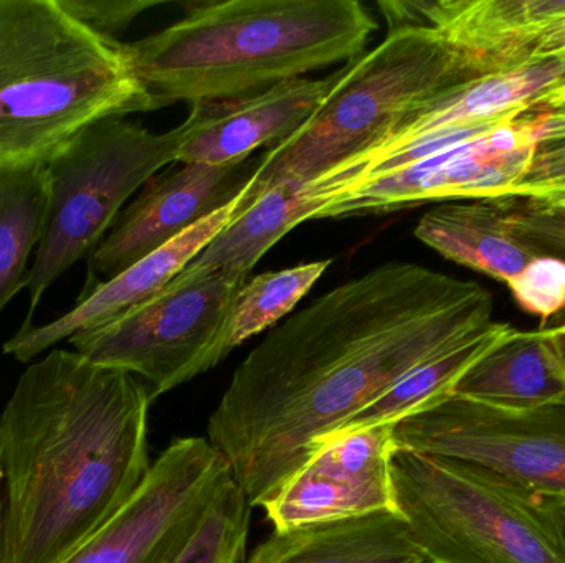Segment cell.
I'll return each instance as SVG.
<instances>
[{
	"label": "cell",
	"mask_w": 565,
	"mask_h": 563,
	"mask_svg": "<svg viewBox=\"0 0 565 563\" xmlns=\"http://www.w3.org/2000/svg\"><path fill=\"white\" fill-rule=\"evenodd\" d=\"M493 321L477 281L388 261L289 314L238 366L207 442L262 508L372 400Z\"/></svg>",
	"instance_id": "1"
},
{
	"label": "cell",
	"mask_w": 565,
	"mask_h": 563,
	"mask_svg": "<svg viewBox=\"0 0 565 563\" xmlns=\"http://www.w3.org/2000/svg\"><path fill=\"white\" fill-rule=\"evenodd\" d=\"M149 387L53 349L26 367L0 412V563H62L148 476Z\"/></svg>",
	"instance_id": "2"
},
{
	"label": "cell",
	"mask_w": 565,
	"mask_h": 563,
	"mask_svg": "<svg viewBox=\"0 0 565 563\" xmlns=\"http://www.w3.org/2000/svg\"><path fill=\"white\" fill-rule=\"evenodd\" d=\"M377 20L358 0L192 3L168 29L125 43L154 109L241 98L358 59Z\"/></svg>",
	"instance_id": "3"
},
{
	"label": "cell",
	"mask_w": 565,
	"mask_h": 563,
	"mask_svg": "<svg viewBox=\"0 0 565 563\" xmlns=\"http://www.w3.org/2000/svg\"><path fill=\"white\" fill-rule=\"evenodd\" d=\"M152 109L125 43L60 0H0V162L45 164L93 122Z\"/></svg>",
	"instance_id": "4"
},
{
	"label": "cell",
	"mask_w": 565,
	"mask_h": 563,
	"mask_svg": "<svg viewBox=\"0 0 565 563\" xmlns=\"http://www.w3.org/2000/svg\"><path fill=\"white\" fill-rule=\"evenodd\" d=\"M480 76L471 59L430 26H402L344 66L318 111L262 152L234 218L282 182L309 184L364 151L422 102Z\"/></svg>",
	"instance_id": "5"
},
{
	"label": "cell",
	"mask_w": 565,
	"mask_h": 563,
	"mask_svg": "<svg viewBox=\"0 0 565 563\" xmlns=\"http://www.w3.org/2000/svg\"><path fill=\"white\" fill-rule=\"evenodd\" d=\"M395 499L427 563H565L564 506L460 459L397 450Z\"/></svg>",
	"instance_id": "6"
},
{
	"label": "cell",
	"mask_w": 565,
	"mask_h": 563,
	"mask_svg": "<svg viewBox=\"0 0 565 563\" xmlns=\"http://www.w3.org/2000/svg\"><path fill=\"white\" fill-rule=\"evenodd\" d=\"M184 124L151 132L126 116H109L63 144L49 161V217L29 271L33 324L45 291L76 261L89 260L122 212V205L166 165L178 161Z\"/></svg>",
	"instance_id": "7"
},
{
	"label": "cell",
	"mask_w": 565,
	"mask_h": 563,
	"mask_svg": "<svg viewBox=\"0 0 565 563\" xmlns=\"http://www.w3.org/2000/svg\"><path fill=\"white\" fill-rule=\"evenodd\" d=\"M245 281L171 283L113 323L70 337V344L93 364L138 377L158 399L225 359L222 333Z\"/></svg>",
	"instance_id": "8"
},
{
	"label": "cell",
	"mask_w": 565,
	"mask_h": 563,
	"mask_svg": "<svg viewBox=\"0 0 565 563\" xmlns=\"http://www.w3.org/2000/svg\"><path fill=\"white\" fill-rule=\"evenodd\" d=\"M395 448L490 469L565 506V400L507 412L445 396L395 423Z\"/></svg>",
	"instance_id": "9"
},
{
	"label": "cell",
	"mask_w": 565,
	"mask_h": 563,
	"mask_svg": "<svg viewBox=\"0 0 565 563\" xmlns=\"http://www.w3.org/2000/svg\"><path fill=\"white\" fill-rule=\"evenodd\" d=\"M231 478L207 439H178L132 498L62 563H161Z\"/></svg>",
	"instance_id": "10"
},
{
	"label": "cell",
	"mask_w": 565,
	"mask_h": 563,
	"mask_svg": "<svg viewBox=\"0 0 565 563\" xmlns=\"http://www.w3.org/2000/svg\"><path fill=\"white\" fill-rule=\"evenodd\" d=\"M565 109V53L484 73L422 102L395 121L377 141L338 165L348 184L428 136L465 126L501 122L523 115Z\"/></svg>",
	"instance_id": "11"
},
{
	"label": "cell",
	"mask_w": 565,
	"mask_h": 563,
	"mask_svg": "<svg viewBox=\"0 0 565 563\" xmlns=\"http://www.w3.org/2000/svg\"><path fill=\"white\" fill-rule=\"evenodd\" d=\"M395 423L369 426L322 443L262 506L274 531L398 512L392 459Z\"/></svg>",
	"instance_id": "12"
},
{
	"label": "cell",
	"mask_w": 565,
	"mask_h": 563,
	"mask_svg": "<svg viewBox=\"0 0 565 563\" xmlns=\"http://www.w3.org/2000/svg\"><path fill=\"white\" fill-rule=\"evenodd\" d=\"M260 161L262 152L237 164L192 162L149 178L89 258L85 288L92 286L96 277L105 278L103 281L118 277L136 261L237 201L250 185Z\"/></svg>",
	"instance_id": "13"
},
{
	"label": "cell",
	"mask_w": 565,
	"mask_h": 563,
	"mask_svg": "<svg viewBox=\"0 0 565 563\" xmlns=\"http://www.w3.org/2000/svg\"><path fill=\"white\" fill-rule=\"evenodd\" d=\"M490 132L445 145L428 158L375 175L326 202L316 212L315 220L392 214L430 202L504 197L526 172L536 148L500 154L491 144Z\"/></svg>",
	"instance_id": "14"
},
{
	"label": "cell",
	"mask_w": 565,
	"mask_h": 563,
	"mask_svg": "<svg viewBox=\"0 0 565 563\" xmlns=\"http://www.w3.org/2000/svg\"><path fill=\"white\" fill-rule=\"evenodd\" d=\"M344 68L328 78H296L267 91L191 105L178 164L225 165L247 161L295 134L328 98Z\"/></svg>",
	"instance_id": "15"
},
{
	"label": "cell",
	"mask_w": 565,
	"mask_h": 563,
	"mask_svg": "<svg viewBox=\"0 0 565 563\" xmlns=\"http://www.w3.org/2000/svg\"><path fill=\"white\" fill-rule=\"evenodd\" d=\"M238 201V198H237ZM237 201L195 224L164 247L136 261L108 281L83 290L75 307L43 326H22L3 344V354L19 362H30L62 340L79 333L99 329L132 307L161 293L178 274L227 227Z\"/></svg>",
	"instance_id": "16"
},
{
	"label": "cell",
	"mask_w": 565,
	"mask_h": 563,
	"mask_svg": "<svg viewBox=\"0 0 565 563\" xmlns=\"http://www.w3.org/2000/svg\"><path fill=\"white\" fill-rule=\"evenodd\" d=\"M414 234L447 260L504 283L541 257L511 230L510 198L444 202Z\"/></svg>",
	"instance_id": "17"
},
{
	"label": "cell",
	"mask_w": 565,
	"mask_h": 563,
	"mask_svg": "<svg viewBox=\"0 0 565 563\" xmlns=\"http://www.w3.org/2000/svg\"><path fill=\"white\" fill-rule=\"evenodd\" d=\"M244 563H427L404 518L377 512L274 531Z\"/></svg>",
	"instance_id": "18"
},
{
	"label": "cell",
	"mask_w": 565,
	"mask_h": 563,
	"mask_svg": "<svg viewBox=\"0 0 565 563\" xmlns=\"http://www.w3.org/2000/svg\"><path fill=\"white\" fill-rule=\"evenodd\" d=\"M448 396L507 412H530L565 400V377L551 349L550 327L514 329L477 360Z\"/></svg>",
	"instance_id": "19"
},
{
	"label": "cell",
	"mask_w": 565,
	"mask_h": 563,
	"mask_svg": "<svg viewBox=\"0 0 565 563\" xmlns=\"http://www.w3.org/2000/svg\"><path fill=\"white\" fill-rule=\"evenodd\" d=\"M308 220L311 207L302 195V185L282 182L234 218L171 283L214 277L248 280L255 264L286 234Z\"/></svg>",
	"instance_id": "20"
},
{
	"label": "cell",
	"mask_w": 565,
	"mask_h": 563,
	"mask_svg": "<svg viewBox=\"0 0 565 563\" xmlns=\"http://www.w3.org/2000/svg\"><path fill=\"white\" fill-rule=\"evenodd\" d=\"M513 331L514 327L508 323L491 321L487 327L478 331L470 339L463 340L454 349L415 367L391 389L372 400L358 415L345 422L338 432L322 440L316 450L328 440L345 435V433L358 432V430L369 429V426L384 425V423H398L412 413L430 405L440 397L448 396L458 379L484 354L490 353L501 340L507 339Z\"/></svg>",
	"instance_id": "21"
},
{
	"label": "cell",
	"mask_w": 565,
	"mask_h": 563,
	"mask_svg": "<svg viewBox=\"0 0 565 563\" xmlns=\"http://www.w3.org/2000/svg\"><path fill=\"white\" fill-rule=\"evenodd\" d=\"M49 172L42 162H0V313L29 284L30 255L49 217Z\"/></svg>",
	"instance_id": "22"
},
{
	"label": "cell",
	"mask_w": 565,
	"mask_h": 563,
	"mask_svg": "<svg viewBox=\"0 0 565 563\" xmlns=\"http://www.w3.org/2000/svg\"><path fill=\"white\" fill-rule=\"evenodd\" d=\"M331 263V260L311 261L248 278L235 294L225 321L222 333L224 357L252 337L274 329L295 313L299 301L312 290Z\"/></svg>",
	"instance_id": "23"
},
{
	"label": "cell",
	"mask_w": 565,
	"mask_h": 563,
	"mask_svg": "<svg viewBox=\"0 0 565 563\" xmlns=\"http://www.w3.org/2000/svg\"><path fill=\"white\" fill-rule=\"evenodd\" d=\"M252 509L231 476L161 563H244Z\"/></svg>",
	"instance_id": "24"
},
{
	"label": "cell",
	"mask_w": 565,
	"mask_h": 563,
	"mask_svg": "<svg viewBox=\"0 0 565 563\" xmlns=\"http://www.w3.org/2000/svg\"><path fill=\"white\" fill-rule=\"evenodd\" d=\"M507 284L520 307L541 317L543 326L565 311V261L561 258L541 255Z\"/></svg>",
	"instance_id": "25"
},
{
	"label": "cell",
	"mask_w": 565,
	"mask_h": 563,
	"mask_svg": "<svg viewBox=\"0 0 565 563\" xmlns=\"http://www.w3.org/2000/svg\"><path fill=\"white\" fill-rule=\"evenodd\" d=\"M510 198L511 230L533 250L565 261V201ZM559 316L565 317V311Z\"/></svg>",
	"instance_id": "26"
},
{
	"label": "cell",
	"mask_w": 565,
	"mask_h": 563,
	"mask_svg": "<svg viewBox=\"0 0 565 563\" xmlns=\"http://www.w3.org/2000/svg\"><path fill=\"white\" fill-rule=\"evenodd\" d=\"M504 197L565 201V136L536 145L526 172L511 185Z\"/></svg>",
	"instance_id": "27"
},
{
	"label": "cell",
	"mask_w": 565,
	"mask_h": 563,
	"mask_svg": "<svg viewBox=\"0 0 565 563\" xmlns=\"http://www.w3.org/2000/svg\"><path fill=\"white\" fill-rule=\"evenodd\" d=\"M83 25L98 35L118 40L146 10L162 6L161 0H60Z\"/></svg>",
	"instance_id": "28"
},
{
	"label": "cell",
	"mask_w": 565,
	"mask_h": 563,
	"mask_svg": "<svg viewBox=\"0 0 565 563\" xmlns=\"http://www.w3.org/2000/svg\"><path fill=\"white\" fill-rule=\"evenodd\" d=\"M561 53H565V15L541 26L536 32L518 40L513 45L507 46L497 55L491 56L483 65V75L508 68V66L533 62V59L561 55Z\"/></svg>",
	"instance_id": "29"
},
{
	"label": "cell",
	"mask_w": 565,
	"mask_h": 563,
	"mask_svg": "<svg viewBox=\"0 0 565 563\" xmlns=\"http://www.w3.org/2000/svg\"><path fill=\"white\" fill-rule=\"evenodd\" d=\"M563 317V320L556 321L553 326L547 327H550L551 349H553L557 366L565 377V317Z\"/></svg>",
	"instance_id": "30"
},
{
	"label": "cell",
	"mask_w": 565,
	"mask_h": 563,
	"mask_svg": "<svg viewBox=\"0 0 565 563\" xmlns=\"http://www.w3.org/2000/svg\"><path fill=\"white\" fill-rule=\"evenodd\" d=\"M2 515H3V479H2V469H0V532H2Z\"/></svg>",
	"instance_id": "31"
},
{
	"label": "cell",
	"mask_w": 565,
	"mask_h": 563,
	"mask_svg": "<svg viewBox=\"0 0 565 563\" xmlns=\"http://www.w3.org/2000/svg\"><path fill=\"white\" fill-rule=\"evenodd\" d=\"M563 521H564V532H565V506H564V511H563Z\"/></svg>",
	"instance_id": "32"
}]
</instances>
